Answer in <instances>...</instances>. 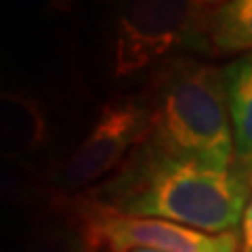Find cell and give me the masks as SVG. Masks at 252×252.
<instances>
[{"mask_svg":"<svg viewBox=\"0 0 252 252\" xmlns=\"http://www.w3.org/2000/svg\"><path fill=\"white\" fill-rule=\"evenodd\" d=\"M57 191L40 181L26 166L0 162V204L4 206H36L55 202Z\"/></svg>","mask_w":252,"mask_h":252,"instance_id":"obj_9","label":"cell"},{"mask_svg":"<svg viewBox=\"0 0 252 252\" xmlns=\"http://www.w3.org/2000/svg\"><path fill=\"white\" fill-rule=\"evenodd\" d=\"M0 252H11L9 248H4V246H0Z\"/></svg>","mask_w":252,"mask_h":252,"instance_id":"obj_14","label":"cell"},{"mask_svg":"<svg viewBox=\"0 0 252 252\" xmlns=\"http://www.w3.org/2000/svg\"><path fill=\"white\" fill-rule=\"evenodd\" d=\"M250 191L252 179L238 164L217 168L143 143L114 179L86 198L126 217L170 220L217 235L242 227Z\"/></svg>","mask_w":252,"mask_h":252,"instance_id":"obj_1","label":"cell"},{"mask_svg":"<svg viewBox=\"0 0 252 252\" xmlns=\"http://www.w3.org/2000/svg\"><path fill=\"white\" fill-rule=\"evenodd\" d=\"M233 128L235 164L252 179V55H240L223 67Z\"/></svg>","mask_w":252,"mask_h":252,"instance_id":"obj_7","label":"cell"},{"mask_svg":"<svg viewBox=\"0 0 252 252\" xmlns=\"http://www.w3.org/2000/svg\"><path fill=\"white\" fill-rule=\"evenodd\" d=\"M149 130L158 152L217 168L235 166L233 128L223 69L195 57H177L154 72L145 93Z\"/></svg>","mask_w":252,"mask_h":252,"instance_id":"obj_2","label":"cell"},{"mask_svg":"<svg viewBox=\"0 0 252 252\" xmlns=\"http://www.w3.org/2000/svg\"><path fill=\"white\" fill-rule=\"evenodd\" d=\"M23 252H91L72 223H49L30 235Z\"/></svg>","mask_w":252,"mask_h":252,"instance_id":"obj_10","label":"cell"},{"mask_svg":"<svg viewBox=\"0 0 252 252\" xmlns=\"http://www.w3.org/2000/svg\"><path fill=\"white\" fill-rule=\"evenodd\" d=\"M11 225V217L6 215L4 210H0V233H4L6 231V227Z\"/></svg>","mask_w":252,"mask_h":252,"instance_id":"obj_12","label":"cell"},{"mask_svg":"<svg viewBox=\"0 0 252 252\" xmlns=\"http://www.w3.org/2000/svg\"><path fill=\"white\" fill-rule=\"evenodd\" d=\"M149 112L143 97H116L101 105L89 132L46 183L59 195L101 183L145 143Z\"/></svg>","mask_w":252,"mask_h":252,"instance_id":"obj_5","label":"cell"},{"mask_svg":"<svg viewBox=\"0 0 252 252\" xmlns=\"http://www.w3.org/2000/svg\"><path fill=\"white\" fill-rule=\"evenodd\" d=\"M130 252H156V250H149V248H135V250H130Z\"/></svg>","mask_w":252,"mask_h":252,"instance_id":"obj_13","label":"cell"},{"mask_svg":"<svg viewBox=\"0 0 252 252\" xmlns=\"http://www.w3.org/2000/svg\"><path fill=\"white\" fill-rule=\"evenodd\" d=\"M215 2L202 0H130L114 9L109 32V74L130 78L185 57L212 55L208 28Z\"/></svg>","mask_w":252,"mask_h":252,"instance_id":"obj_3","label":"cell"},{"mask_svg":"<svg viewBox=\"0 0 252 252\" xmlns=\"http://www.w3.org/2000/svg\"><path fill=\"white\" fill-rule=\"evenodd\" d=\"M55 124L42 97L28 91L0 89V162H32L51 147Z\"/></svg>","mask_w":252,"mask_h":252,"instance_id":"obj_6","label":"cell"},{"mask_svg":"<svg viewBox=\"0 0 252 252\" xmlns=\"http://www.w3.org/2000/svg\"><path fill=\"white\" fill-rule=\"evenodd\" d=\"M208 40L212 55H252V0L215 2Z\"/></svg>","mask_w":252,"mask_h":252,"instance_id":"obj_8","label":"cell"},{"mask_svg":"<svg viewBox=\"0 0 252 252\" xmlns=\"http://www.w3.org/2000/svg\"><path fill=\"white\" fill-rule=\"evenodd\" d=\"M242 252H252V191L242 219Z\"/></svg>","mask_w":252,"mask_h":252,"instance_id":"obj_11","label":"cell"},{"mask_svg":"<svg viewBox=\"0 0 252 252\" xmlns=\"http://www.w3.org/2000/svg\"><path fill=\"white\" fill-rule=\"evenodd\" d=\"M57 208L80 231L91 252H130L149 248L156 252H242L238 231L204 233L160 219H137L114 212L86 195L61 198Z\"/></svg>","mask_w":252,"mask_h":252,"instance_id":"obj_4","label":"cell"}]
</instances>
